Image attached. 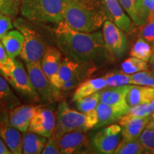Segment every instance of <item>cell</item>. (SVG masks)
<instances>
[{"label": "cell", "instance_id": "6da1fadb", "mask_svg": "<svg viewBox=\"0 0 154 154\" xmlns=\"http://www.w3.org/2000/svg\"><path fill=\"white\" fill-rule=\"evenodd\" d=\"M57 24L54 30L56 44L67 58L89 68L109 59L110 54L105 47L102 32H80L69 27L63 21Z\"/></svg>", "mask_w": 154, "mask_h": 154}, {"label": "cell", "instance_id": "7a4b0ae2", "mask_svg": "<svg viewBox=\"0 0 154 154\" xmlns=\"http://www.w3.org/2000/svg\"><path fill=\"white\" fill-rule=\"evenodd\" d=\"M63 21L73 29L99 30L109 19L104 0H63Z\"/></svg>", "mask_w": 154, "mask_h": 154}, {"label": "cell", "instance_id": "3957f363", "mask_svg": "<svg viewBox=\"0 0 154 154\" xmlns=\"http://www.w3.org/2000/svg\"><path fill=\"white\" fill-rule=\"evenodd\" d=\"M0 74L3 76L17 93L32 102L42 100L34 89L27 70L22 61L9 58L5 64L0 66Z\"/></svg>", "mask_w": 154, "mask_h": 154}, {"label": "cell", "instance_id": "277c9868", "mask_svg": "<svg viewBox=\"0 0 154 154\" xmlns=\"http://www.w3.org/2000/svg\"><path fill=\"white\" fill-rule=\"evenodd\" d=\"M63 0H22L20 12L36 22L59 24L63 21Z\"/></svg>", "mask_w": 154, "mask_h": 154}, {"label": "cell", "instance_id": "5b68a950", "mask_svg": "<svg viewBox=\"0 0 154 154\" xmlns=\"http://www.w3.org/2000/svg\"><path fill=\"white\" fill-rule=\"evenodd\" d=\"M14 26L24 36V47L19 55L20 57L26 63L41 61L47 48L42 36L20 18L14 20Z\"/></svg>", "mask_w": 154, "mask_h": 154}, {"label": "cell", "instance_id": "8992f818", "mask_svg": "<svg viewBox=\"0 0 154 154\" xmlns=\"http://www.w3.org/2000/svg\"><path fill=\"white\" fill-rule=\"evenodd\" d=\"M26 70L34 89L42 101L51 103L61 98L59 88H56L44 74L40 61L26 63Z\"/></svg>", "mask_w": 154, "mask_h": 154}, {"label": "cell", "instance_id": "52a82bcc", "mask_svg": "<svg viewBox=\"0 0 154 154\" xmlns=\"http://www.w3.org/2000/svg\"><path fill=\"white\" fill-rule=\"evenodd\" d=\"M74 130H88L85 126V114L79 111L73 110L65 101H61L58 105L53 136L58 139L66 133Z\"/></svg>", "mask_w": 154, "mask_h": 154}, {"label": "cell", "instance_id": "ba28073f", "mask_svg": "<svg viewBox=\"0 0 154 154\" xmlns=\"http://www.w3.org/2000/svg\"><path fill=\"white\" fill-rule=\"evenodd\" d=\"M103 42L109 54L116 58H122L128 49V41L124 32L109 19L102 26Z\"/></svg>", "mask_w": 154, "mask_h": 154}, {"label": "cell", "instance_id": "9c48e42d", "mask_svg": "<svg viewBox=\"0 0 154 154\" xmlns=\"http://www.w3.org/2000/svg\"><path fill=\"white\" fill-rule=\"evenodd\" d=\"M121 134L120 125L116 124L109 125L94 136L92 143L100 153L113 154L120 143Z\"/></svg>", "mask_w": 154, "mask_h": 154}, {"label": "cell", "instance_id": "30bf717a", "mask_svg": "<svg viewBox=\"0 0 154 154\" xmlns=\"http://www.w3.org/2000/svg\"><path fill=\"white\" fill-rule=\"evenodd\" d=\"M56 120L57 115L52 109L40 106L31 121L27 131L36 133L49 138L54 132Z\"/></svg>", "mask_w": 154, "mask_h": 154}, {"label": "cell", "instance_id": "8fae6325", "mask_svg": "<svg viewBox=\"0 0 154 154\" xmlns=\"http://www.w3.org/2000/svg\"><path fill=\"white\" fill-rule=\"evenodd\" d=\"M39 107L40 106L29 104L17 106L9 112L8 124L21 132H26L31 121Z\"/></svg>", "mask_w": 154, "mask_h": 154}, {"label": "cell", "instance_id": "7c38bea8", "mask_svg": "<svg viewBox=\"0 0 154 154\" xmlns=\"http://www.w3.org/2000/svg\"><path fill=\"white\" fill-rule=\"evenodd\" d=\"M150 119L148 117H137L127 113L121 118L119 124L121 128L123 140H131L139 138L146 128Z\"/></svg>", "mask_w": 154, "mask_h": 154}, {"label": "cell", "instance_id": "4fadbf2b", "mask_svg": "<svg viewBox=\"0 0 154 154\" xmlns=\"http://www.w3.org/2000/svg\"><path fill=\"white\" fill-rule=\"evenodd\" d=\"M8 116H0V137L11 153H22V138L21 131L14 127L11 126L7 121Z\"/></svg>", "mask_w": 154, "mask_h": 154}, {"label": "cell", "instance_id": "5bb4252c", "mask_svg": "<svg viewBox=\"0 0 154 154\" xmlns=\"http://www.w3.org/2000/svg\"><path fill=\"white\" fill-rule=\"evenodd\" d=\"M86 131L74 130L66 133L57 139L61 153L72 154L79 153L87 141Z\"/></svg>", "mask_w": 154, "mask_h": 154}, {"label": "cell", "instance_id": "9a60e30c", "mask_svg": "<svg viewBox=\"0 0 154 154\" xmlns=\"http://www.w3.org/2000/svg\"><path fill=\"white\" fill-rule=\"evenodd\" d=\"M109 19L113 22L126 33H130L133 29L131 19L126 14L119 0H104Z\"/></svg>", "mask_w": 154, "mask_h": 154}, {"label": "cell", "instance_id": "2e32d148", "mask_svg": "<svg viewBox=\"0 0 154 154\" xmlns=\"http://www.w3.org/2000/svg\"><path fill=\"white\" fill-rule=\"evenodd\" d=\"M130 84L116 87H106L100 91V101L112 106L120 109H129V106L126 102V95L129 89Z\"/></svg>", "mask_w": 154, "mask_h": 154}, {"label": "cell", "instance_id": "e0dca14e", "mask_svg": "<svg viewBox=\"0 0 154 154\" xmlns=\"http://www.w3.org/2000/svg\"><path fill=\"white\" fill-rule=\"evenodd\" d=\"M82 66L79 63L66 57L62 60L57 72L49 79L50 82L56 88L61 89L67 81L81 72Z\"/></svg>", "mask_w": 154, "mask_h": 154}, {"label": "cell", "instance_id": "ac0fdd59", "mask_svg": "<svg viewBox=\"0 0 154 154\" xmlns=\"http://www.w3.org/2000/svg\"><path fill=\"white\" fill-rule=\"evenodd\" d=\"M129 109H120L107 104L100 101L96 106L98 113V124L95 128H100L119 122L121 118L128 113Z\"/></svg>", "mask_w": 154, "mask_h": 154}, {"label": "cell", "instance_id": "d6986e66", "mask_svg": "<svg viewBox=\"0 0 154 154\" xmlns=\"http://www.w3.org/2000/svg\"><path fill=\"white\" fill-rule=\"evenodd\" d=\"M20 104V99L11 88L9 83L0 75V116L8 115L9 111Z\"/></svg>", "mask_w": 154, "mask_h": 154}, {"label": "cell", "instance_id": "ffe728a7", "mask_svg": "<svg viewBox=\"0 0 154 154\" xmlns=\"http://www.w3.org/2000/svg\"><path fill=\"white\" fill-rule=\"evenodd\" d=\"M61 54L62 53L58 48L51 46L46 48L40 62L42 70L49 79L57 72L62 62Z\"/></svg>", "mask_w": 154, "mask_h": 154}, {"label": "cell", "instance_id": "44dd1931", "mask_svg": "<svg viewBox=\"0 0 154 154\" xmlns=\"http://www.w3.org/2000/svg\"><path fill=\"white\" fill-rule=\"evenodd\" d=\"M154 100V88L130 84L126 95V102L130 106L143 103H150Z\"/></svg>", "mask_w": 154, "mask_h": 154}, {"label": "cell", "instance_id": "7402d4cb", "mask_svg": "<svg viewBox=\"0 0 154 154\" xmlns=\"http://www.w3.org/2000/svg\"><path fill=\"white\" fill-rule=\"evenodd\" d=\"M7 55L9 58L15 59L20 55L24 43V36L18 29L10 30L1 39Z\"/></svg>", "mask_w": 154, "mask_h": 154}, {"label": "cell", "instance_id": "603a6c76", "mask_svg": "<svg viewBox=\"0 0 154 154\" xmlns=\"http://www.w3.org/2000/svg\"><path fill=\"white\" fill-rule=\"evenodd\" d=\"M106 86L107 84L103 76L100 78L89 79L84 81L77 86L73 96V101H76L82 98L86 97L96 92L101 91Z\"/></svg>", "mask_w": 154, "mask_h": 154}, {"label": "cell", "instance_id": "cb8c5ba5", "mask_svg": "<svg viewBox=\"0 0 154 154\" xmlns=\"http://www.w3.org/2000/svg\"><path fill=\"white\" fill-rule=\"evenodd\" d=\"M47 138L34 132L28 131L24 134L22 138V153H42Z\"/></svg>", "mask_w": 154, "mask_h": 154}, {"label": "cell", "instance_id": "d4e9b609", "mask_svg": "<svg viewBox=\"0 0 154 154\" xmlns=\"http://www.w3.org/2000/svg\"><path fill=\"white\" fill-rule=\"evenodd\" d=\"M152 47L149 42L146 41L143 38L139 36L130 51V55L131 57L138 58L141 60L149 62L152 54Z\"/></svg>", "mask_w": 154, "mask_h": 154}, {"label": "cell", "instance_id": "484cf974", "mask_svg": "<svg viewBox=\"0 0 154 154\" xmlns=\"http://www.w3.org/2000/svg\"><path fill=\"white\" fill-rule=\"evenodd\" d=\"M121 69L123 72L127 74H133L139 72L149 70V66L146 61L131 56L121 63Z\"/></svg>", "mask_w": 154, "mask_h": 154}, {"label": "cell", "instance_id": "4316f807", "mask_svg": "<svg viewBox=\"0 0 154 154\" xmlns=\"http://www.w3.org/2000/svg\"><path fill=\"white\" fill-rule=\"evenodd\" d=\"M141 153H144V150L139 138L131 140H121L114 152V154Z\"/></svg>", "mask_w": 154, "mask_h": 154}, {"label": "cell", "instance_id": "83f0119b", "mask_svg": "<svg viewBox=\"0 0 154 154\" xmlns=\"http://www.w3.org/2000/svg\"><path fill=\"white\" fill-rule=\"evenodd\" d=\"M101 99V93L99 91L96 92L91 95L82 98L77 100L76 102V106L78 111L82 113H86L88 111L96 109L98 103Z\"/></svg>", "mask_w": 154, "mask_h": 154}, {"label": "cell", "instance_id": "f1b7e54d", "mask_svg": "<svg viewBox=\"0 0 154 154\" xmlns=\"http://www.w3.org/2000/svg\"><path fill=\"white\" fill-rule=\"evenodd\" d=\"M119 2L134 25L139 26L140 0H119Z\"/></svg>", "mask_w": 154, "mask_h": 154}, {"label": "cell", "instance_id": "f546056e", "mask_svg": "<svg viewBox=\"0 0 154 154\" xmlns=\"http://www.w3.org/2000/svg\"><path fill=\"white\" fill-rule=\"evenodd\" d=\"M103 77L106 82L107 86L109 87L121 86L131 84V74H127L123 72L108 73Z\"/></svg>", "mask_w": 154, "mask_h": 154}, {"label": "cell", "instance_id": "4dcf8cb0", "mask_svg": "<svg viewBox=\"0 0 154 154\" xmlns=\"http://www.w3.org/2000/svg\"><path fill=\"white\" fill-rule=\"evenodd\" d=\"M22 0H0V14L14 18L20 11Z\"/></svg>", "mask_w": 154, "mask_h": 154}, {"label": "cell", "instance_id": "1f68e13d", "mask_svg": "<svg viewBox=\"0 0 154 154\" xmlns=\"http://www.w3.org/2000/svg\"><path fill=\"white\" fill-rule=\"evenodd\" d=\"M131 84L154 88V72L146 70L131 74Z\"/></svg>", "mask_w": 154, "mask_h": 154}, {"label": "cell", "instance_id": "d6a6232c", "mask_svg": "<svg viewBox=\"0 0 154 154\" xmlns=\"http://www.w3.org/2000/svg\"><path fill=\"white\" fill-rule=\"evenodd\" d=\"M139 140L143 147L144 153L154 154V129L145 128Z\"/></svg>", "mask_w": 154, "mask_h": 154}, {"label": "cell", "instance_id": "836d02e7", "mask_svg": "<svg viewBox=\"0 0 154 154\" xmlns=\"http://www.w3.org/2000/svg\"><path fill=\"white\" fill-rule=\"evenodd\" d=\"M153 112V110L150 103H143L134 106H130L128 113L137 117H148L151 116Z\"/></svg>", "mask_w": 154, "mask_h": 154}, {"label": "cell", "instance_id": "e575fe53", "mask_svg": "<svg viewBox=\"0 0 154 154\" xmlns=\"http://www.w3.org/2000/svg\"><path fill=\"white\" fill-rule=\"evenodd\" d=\"M140 37L143 38L151 44L152 49L154 48V19L147 22L144 26H141L140 32Z\"/></svg>", "mask_w": 154, "mask_h": 154}, {"label": "cell", "instance_id": "d590c367", "mask_svg": "<svg viewBox=\"0 0 154 154\" xmlns=\"http://www.w3.org/2000/svg\"><path fill=\"white\" fill-rule=\"evenodd\" d=\"M14 24L10 17L0 14V40L12 29Z\"/></svg>", "mask_w": 154, "mask_h": 154}, {"label": "cell", "instance_id": "8d00e7d4", "mask_svg": "<svg viewBox=\"0 0 154 154\" xmlns=\"http://www.w3.org/2000/svg\"><path fill=\"white\" fill-rule=\"evenodd\" d=\"M42 154H60L61 151L59 149V145H58L57 139L54 136H52L51 137L48 138L47 143L43 151L42 152Z\"/></svg>", "mask_w": 154, "mask_h": 154}, {"label": "cell", "instance_id": "74e56055", "mask_svg": "<svg viewBox=\"0 0 154 154\" xmlns=\"http://www.w3.org/2000/svg\"><path fill=\"white\" fill-rule=\"evenodd\" d=\"M85 114V126L87 129H91L92 128H95L98 124V113L96 109L84 113Z\"/></svg>", "mask_w": 154, "mask_h": 154}, {"label": "cell", "instance_id": "f35d334b", "mask_svg": "<svg viewBox=\"0 0 154 154\" xmlns=\"http://www.w3.org/2000/svg\"><path fill=\"white\" fill-rule=\"evenodd\" d=\"M81 79H82V76H81V72L77 73V74L72 77L71 79L65 83L63 84L62 87L61 88V91H70V90L73 89V88H77V86L80 84Z\"/></svg>", "mask_w": 154, "mask_h": 154}, {"label": "cell", "instance_id": "ab89813d", "mask_svg": "<svg viewBox=\"0 0 154 154\" xmlns=\"http://www.w3.org/2000/svg\"><path fill=\"white\" fill-rule=\"evenodd\" d=\"M9 58L5 48L4 47V44L2 41H0V66L5 64L8 61Z\"/></svg>", "mask_w": 154, "mask_h": 154}, {"label": "cell", "instance_id": "60d3db41", "mask_svg": "<svg viewBox=\"0 0 154 154\" xmlns=\"http://www.w3.org/2000/svg\"><path fill=\"white\" fill-rule=\"evenodd\" d=\"M11 152L8 149L4 140L0 137V154H11Z\"/></svg>", "mask_w": 154, "mask_h": 154}, {"label": "cell", "instance_id": "b9f144b4", "mask_svg": "<svg viewBox=\"0 0 154 154\" xmlns=\"http://www.w3.org/2000/svg\"><path fill=\"white\" fill-rule=\"evenodd\" d=\"M148 66H149V70L154 72V48L153 49V51H152V54L149 61Z\"/></svg>", "mask_w": 154, "mask_h": 154}, {"label": "cell", "instance_id": "7bdbcfd3", "mask_svg": "<svg viewBox=\"0 0 154 154\" xmlns=\"http://www.w3.org/2000/svg\"><path fill=\"white\" fill-rule=\"evenodd\" d=\"M146 128H149V129H154V111L150 116V119L148 123Z\"/></svg>", "mask_w": 154, "mask_h": 154}, {"label": "cell", "instance_id": "ee69618b", "mask_svg": "<svg viewBox=\"0 0 154 154\" xmlns=\"http://www.w3.org/2000/svg\"><path fill=\"white\" fill-rule=\"evenodd\" d=\"M150 105H151V108H152V109H153V110L154 111V100H153V101H151V103H150Z\"/></svg>", "mask_w": 154, "mask_h": 154}]
</instances>
